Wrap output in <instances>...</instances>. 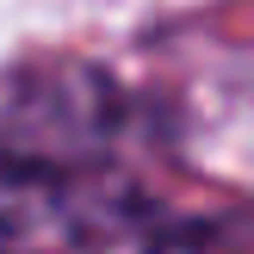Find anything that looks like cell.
I'll return each mask as SVG.
<instances>
[{"mask_svg":"<svg viewBox=\"0 0 254 254\" xmlns=\"http://www.w3.org/2000/svg\"><path fill=\"white\" fill-rule=\"evenodd\" d=\"M149 254H248V242H242V223L223 217V223H180V230L155 236Z\"/></svg>","mask_w":254,"mask_h":254,"instance_id":"7a4b0ae2","label":"cell"},{"mask_svg":"<svg viewBox=\"0 0 254 254\" xmlns=\"http://www.w3.org/2000/svg\"><path fill=\"white\" fill-rule=\"evenodd\" d=\"M62 174L50 161H31V155H12L0 149V236H37L62 217Z\"/></svg>","mask_w":254,"mask_h":254,"instance_id":"6da1fadb","label":"cell"}]
</instances>
